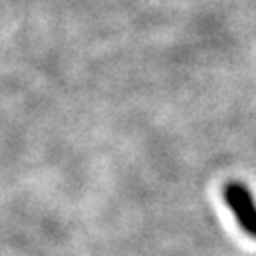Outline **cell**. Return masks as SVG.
<instances>
[{"mask_svg": "<svg viewBox=\"0 0 256 256\" xmlns=\"http://www.w3.org/2000/svg\"><path fill=\"white\" fill-rule=\"evenodd\" d=\"M224 198L232 210V214L236 216L238 224L242 230H246L248 234L256 236V204L250 196V192L246 190V186L242 184H228L224 188Z\"/></svg>", "mask_w": 256, "mask_h": 256, "instance_id": "1", "label": "cell"}]
</instances>
